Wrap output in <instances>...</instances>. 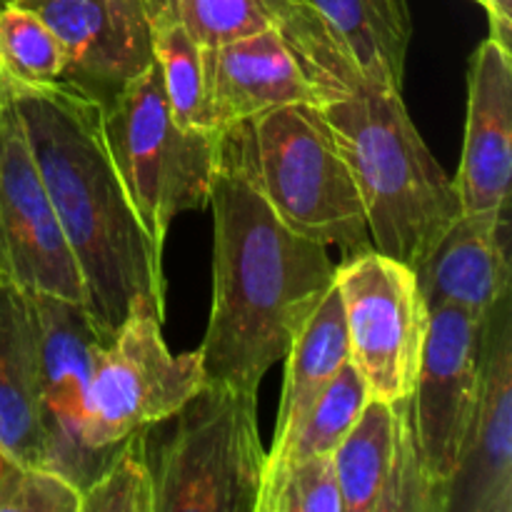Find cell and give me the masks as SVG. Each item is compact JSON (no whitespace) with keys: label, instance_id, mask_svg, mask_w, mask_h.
<instances>
[{"label":"cell","instance_id":"cell-1","mask_svg":"<svg viewBox=\"0 0 512 512\" xmlns=\"http://www.w3.org/2000/svg\"><path fill=\"white\" fill-rule=\"evenodd\" d=\"M5 83L83 278L95 328L110 343L135 300L165 318L163 248L140 223L110 158L103 105L63 83Z\"/></svg>","mask_w":512,"mask_h":512},{"label":"cell","instance_id":"cell-2","mask_svg":"<svg viewBox=\"0 0 512 512\" xmlns=\"http://www.w3.org/2000/svg\"><path fill=\"white\" fill-rule=\"evenodd\" d=\"M220 153V150H218ZM213 305L198 353L205 380L258 393L335 283L328 248L280 223L253 180L225 155L210 185Z\"/></svg>","mask_w":512,"mask_h":512},{"label":"cell","instance_id":"cell-3","mask_svg":"<svg viewBox=\"0 0 512 512\" xmlns=\"http://www.w3.org/2000/svg\"><path fill=\"white\" fill-rule=\"evenodd\" d=\"M358 185L373 248L415 265L455 223V180L445 173L398 90L363 85L320 103Z\"/></svg>","mask_w":512,"mask_h":512},{"label":"cell","instance_id":"cell-4","mask_svg":"<svg viewBox=\"0 0 512 512\" xmlns=\"http://www.w3.org/2000/svg\"><path fill=\"white\" fill-rule=\"evenodd\" d=\"M218 150L293 233L343 250L345 258L373 250L358 185L320 105L265 110L223 130Z\"/></svg>","mask_w":512,"mask_h":512},{"label":"cell","instance_id":"cell-5","mask_svg":"<svg viewBox=\"0 0 512 512\" xmlns=\"http://www.w3.org/2000/svg\"><path fill=\"white\" fill-rule=\"evenodd\" d=\"M173 420L153 468L155 512H255L268 458L258 393L203 380Z\"/></svg>","mask_w":512,"mask_h":512},{"label":"cell","instance_id":"cell-6","mask_svg":"<svg viewBox=\"0 0 512 512\" xmlns=\"http://www.w3.org/2000/svg\"><path fill=\"white\" fill-rule=\"evenodd\" d=\"M103 130L140 223L163 248L180 213L208 208L220 133L175 123L158 63L103 110Z\"/></svg>","mask_w":512,"mask_h":512},{"label":"cell","instance_id":"cell-7","mask_svg":"<svg viewBox=\"0 0 512 512\" xmlns=\"http://www.w3.org/2000/svg\"><path fill=\"white\" fill-rule=\"evenodd\" d=\"M153 305L135 300L110 343L100 353L90 380L85 445L115 453L128 435L173 418L203 385L200 353L173 355L160 335Z\"/></svg>","mask_w":512,"mask_h":512},{"label":"cell","instance_id":"cell-8","mask_svg":"<svg viewBox=\"0 0 512 512\" xmlns=\"http://www.w3.org/2000/svg\"><path fill=\"white\" fill-rule=\"evenodd\" d=\"M348 333L350 363L370 398L405 400L413 393L428 335V305L410 265L378 250L345 258L335 268Z\"/></svg>","mask_w":512,"mask_h":512},{"label":"cell","instance_id":"cell-9","mask_svg":"<svg viewBox=\"0 0 512 512\" xmlns=\"http://www.w3.org/2000/svg\"><path fill=\"white\" fill-rule=\"evenodd\" d=\"M0 280L85 305L83 278L55 218L28 133L0 73Z\"/></svg>","mask_w":512,"mask_h":512},{"label":"cell","instance_id":"cell-10","mask_svg":"<svg viewBox=\"0 0 512 512\" xmlns=\"http://www.w3.org/2000/svg\"><path fill=\"white\" fill-rule=\"evenodd\" d=\"M428 313L423 358L405 405L425 473L445 498L478 405L488 315L458 305Z\"/></svg>","mask_w":512,"mask_h":512},{"label":"cell","instance_id":"cell-11","mask_svg":"<svg viewBox=\"0 0 512 512\" xmlns=\"http://www.w3.org/2000/svg\"><path fill=\"white\" fill-rule=\"evenodd\" d=\"M38 318L40 415L45 430V468L88 488L115 453L85 445V418L95 365L108 340L100 335L88 308L53 295H30Z\"/></svg>","mask_w":512,"mask_h":512},{"label":"cell","instance_id":"cell-12","mask_svg":"<svg viewBox=\"0 0 512 512\" xmlns=\"http://www.w3.org/2000/svg\"><path fill=\"white\" fill-rule=\"evenodd\" d=\"M38 13L63 45L58 83L108 108L155 63L150 0H18Z\"/></svg>","mask_w":512,"mask_h":512},{"label":"cell","instance_id":"cell-13","mask_svg":"<svg viewBox=\"0 0 512 512\" xmlns=\"http://www.w3.org/2000/svg\"><path fill=\"white\" fill-rule=\"evenodd\" d=\"M343 512H443L410 428L405 400L370 398L330 455Z\"/></svg>","mask_w":512,"mask_h":512},{"label":"cell","instance_id":"cell-14","mask_svg":"<svg viewBox=\"0 0 512 512\" xmlns=\"http://www.w3.org/2000/svg\"><path fill=\"white\" fill-rule=\"evenodd\" d=\"M445 512H512V305L503 295L485 318L480 393Z\"/></svg>","mask_w":512,"mask_h":512},{"label":"cell","instance_id":"cell-15","mask_svg":"<svg viewBox=\"0 0 512 512\" xmlns=\"http://www.w3.org/2000/svg\"><path fill=\"white\" fill-rule=\"evenodd\" d=\"M158 13L178 20L200 48L275 28L323 100L368 83L308 0H158Z\"/></svg>","mask_w":512,"mask_h":512},{"label":"cell","instance_id":"cell-16","mask_svg":"<svg viewBox=\"0 0 512 512\" xmlns=\"http://www.w3.org/2000/svg\"><path fill=\"white\" fill-rule=\"evenodd\" d=\"M203 113L213 133L265 110L323 98L275 28L203 48Z\"/></svg>","mask_w":512,"mask_h":512},{"label":"cell","instance_id":"cell-17","mask_svg":"<svg viewBox=\"0 0 512 512\" xmlns=\"http://www.w3.org/2000/svg\"><path fill=\"white\" fill-rule=\"evenodd\" d=\"M510 178L512 53L488 38L470 63L463 158L453 178L463 213L510 208Z\"/></svg>","mask_w":512,"mask_h":512},{"label":"cell","instance_id":"cell-18","mask_svg":"<svg viewBox=\"0 0 512 512\" xmlns=\"http://www.w3.org/2000/svg\"><path fill=\"white\" fill-rule=\"evenodd\" d=\"M413 273L428 310L458 305L488 315L510 293L508 208L460 213Z\"/></svg>","mask_w":512,"mask_h":512},{"label":"cell","instance_id":"cell-19","mask_svg":"<svg viewBox=\"0 0 512 512\" xmlns=\"http://www.w3.org/2000/svg\"><path fill=\"white\" fill-rule=\"evenodd\" d=\"M0 448L18 465H45L38 318L28 293L0 280Z\"/></svg>","mask_w":512,"mask_h":512},{"label":"cell","instance_id":"cell-20","mask_svg":"<svg viewBox=\"0 0 512 512\" xmlns=\"http://www.w3.org/2000/svg\"><path fill=\"white\" fill-rule=\"evenodd\" d=\"M308 5L370 85L403 90L413 38L408 0H308Z\"/></svg>","mask_w":512,"mask_h":512},{"label":"cell","instance_id":"cell-21","mask_svg":"<svg viewBox=\"0 0 512 512\" xmlns=\"http://www.w3.org/2000/svg\"><path fill=\"white\" fill-rule=\"evenodd\" d=\"M285 360L288 365H285L283 398H280L273 448L285 443L295 425L310 413V408L318 403V398L333 383L340 368L350 360L343 303H340L335 283L305 320L300 333L295 335Z\"/></svg>","mask_w":512,"mask_h":512},{"label":"cell","instance_id":"cell-22","mask_svg":"<svg viewBox=\"0 0 512 512\" xmlns=\"http://www.w3.org/2000/svg\"><path fill=\"white\" fill-rule=\"evenodd\" d=\"M368 400V388H365L355 365L348 360L333 378V383L320 395L318 403L310 408V413L285 438V443L268 450L260 493L270 488L278 480V475L293 463L318 458V455H333L340 440L345 438V433L353 428V423L358 420L360 410L365 408Z\"/></svg>","mask_w":512,"mask_h":512},{"label":"cell","instance_id":"cell-23","mask_svg":"<svg viewBox=\"0 0 512 512\" xmlns=\"http://www.w3.org/2000/svg\"><path fill=\"white\" fill-rule=\"evenodd\" d=\"M153 30L155 63L160 68L173 120L180 128L208 130L203 113V48L190 38V33L178 20L163 13L155 15Z\"/></svg>","mask_w":512,"mask_h":512},{"label":"cell","instance_id":"cell-24","mask_svg":"<svg viewBox=\"0 0 512 512\" xmlns=\"http://www.w3.org/2000/svg\"><path fill=\"white\" fill-rule=\"evenodd\" d=\"M63 45L38 13L20 3L0 5V73L15 83H58Z\"/></svg>","mask_w":512,"mask_h":512},{"label":"cell","instance_id":"cell-25","mask_svg":"<svg viewBox=\"0 0 512 512\" xmlns=\"http://www.w3.org/2000/svg\"><path fill=\"white\" fill-rule=\"evenodd\" d=\"M148 430L128 435L98 478L83 490L80 512H155Z\"/></svg>","mask_w":512,"mask_h":512},{"label":"cell","instance_id":"cell-26","mask_svg":"<svg viewBox=\"0 0 512 512\" xmlns=\"http://www.w3.org/2000/svg\"><path fill=\"white\" fill-rule=\"evenodd\" d=\"M255 512H343L333 458L318 455L285 468L260 493Z\"/></svg>","mask_w":512,"mask_h":512},{"label":"cell","instance_id":"cell-27","mask_svg":"<svg viewBox=\"0 0 512 512\" xmlns=\"http://www.w3.org/2000/svg\"><path fill=\"white\" fill-rule=\"evenodd\" d=\"M83 490L45 465H18L0 485V512H80Z\"/></svg>","mask_w":512,"mask_h":512},{"label":"cell","instance_id":"cell-28","mask_svg":"<svg viewBox=\"0 0 512 512\" xmlns=\"http://www.w3.org/2000/svg\"><path fill=\"white\" fill-rule=\"evenodd\" d=\"M485 10L490 13V40L512 53V0H485Z\"/></svg>","mask_w":512,"mask_h":512},{"label":"cell","instance_id":"cell-29","mask_svg":"<svg viewBox=\"0 0 512 512\" xmlns=\"http://www.w3.org/2000/svg\"><path fill=\"white\" fill-rule=\"evenodd\" d=\"M15 468H18V463H15V460L10 458V455L5 453L3 448H0V485H3L5 480H8V475L13 473Z\"/></svg>","mask_w":512,"mask_h":512},{"label":"cell","instance_id":"cell-30","mask_svg":"<svg viewBox=\"0 0 512 512\" xmlns=\"http://www.w3.org/2000/svg\"><path fill=\"white\" fill-rule=\"evenodd\" d=\"M3 3H18V0H0V5ZM150 3H153V10H158V0H150Z\"/></svg>","mask_w":512,"mask_h":512},{"label":"cell","instance_id":"cell-31","mask_svg":"<svg viewBox=\"0 0 512 512\" xmlns=\"http://www.w3.org/2000/svg\"><path fill=\"white\" fill-rule=\"evenodd\" d=\"M475 3H478V5H483V8H485V0H475Z\"/></svg>","mask_w":512,"mask_h":512}]
</instances>
